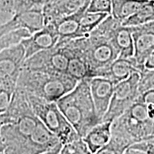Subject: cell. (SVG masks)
<instances>
[{
  "mask_svg": "<svg viewBox=\"0 0 154 154\" xmlns=\"http://www.w3.org/2000/svg\"><path fill=\"white\" fill-rule=\"evenodd\" d=\"M148 0H111V15L123 22L134 14Z\"/></svg>",
  "mask_w": 154,
  "mask_h": 154,
  "instance_id": "17",
  "label": "cell"
},
{
  "mask_svg": "<svg viewBox=\"0 0 154 154\" xmlns=\"http://www.w3.org/2000/svg\"><path fill=\"white\" fill-rule=\"evenodd\" d=\"M144 68L146 70L154 71V51L151 52L144 63Z\"/></svg>",
  "mask_w": 154,
  "mask_h": 154,
  "instance_id": "28",
  "label": "cell"
},
{
  "mask_svg": "<svg viewBox=\"0 0 154 154\" xmlns=\"http://www.w3.org/2000/svg\"><path fill=\"white\" fill-rule=\"evenodd\" d=\"M94 77H103V72L119 57V50L110 38L91 33L83 37L74 38Z\"/></svg>",
  "mask_w": 154,
  "mask_h": 154,
  "instance_id": "3",
  "label": "cell"
},
{
  "mask_svg": "<svg viewBox=\"0 0 154 154\" xmlns=\"http://www.w3.org/2000/svg\"><path fill=\"white\" fill-rule=\"evenodd\" d=\"M28 96L34 114L60 139L63 145L80 138L74 126L61 113L56 102L47 101L33 95L28 94Z\"/></svg>",
  "mask_w": 154,
  "mask_h": 154,
  "instance_id": "4",
  "label": "cell"
},
{
  "mask_svg": "<svg viewBox=\"0 0 154 154\" xmlns=\"http://www.w3.org/2000/svg\"><path fill=\"white\" fill-rule=\"evenodd\" d=\"M59 42V36L53 24H48L42 29L34 32L20 42L24 47L26 59L44 50L56 47Z\"/></svg>",
  "mask_w": 154,
  "mask_h": 154,
  "instance_id": "9",
  "label": "cell"
},
{
  "mask_svg": "<svg viewBox=\"0 0 154 154\" xmlns=\"http://www.w3.org/2000/svg\"><path fill=\"white\" fill-rule=\"evenodd\" d=\"M86 11L111 14L112 11L111 0H91L86 9Z\"/></svg>",
  "mask_w": 154,
  "mask_h": 154,
  "instance_id": "23",
  "label": "cell"
},
{
  "mask_svg": "<svg viewBox=\"0 0 154 154\" xmlns=\"http://www.w3.org/2000/svg\"><path fill=\"white\" fill-rule=\"evenodd\" d=\"M79 82L66 73H52L23 68L17 80V87L29 95L47 101L57 102L74 88Z\"/></svg>",
  "mask_w": 154,
  "mask_h": 154,
  "instance_id": "2",
  "label": "cell"
},
{
  "mask_svg": "<svg viewBox=\"0 0 154 154\" xmlns=\"http://www.w3.org/2000/svg\"><path fill=\"white\" fill-rule=\"evenodd\" d=\"M0 14L10 20L15 14V0H0Z\"/></svg>",
  "mask_w": 154,
  "mask_h": 154,
  "instance_id": "27",
  "label": "cell"
},
{
  "mask_svg": "<svg viewBox=\"0 0 154 154\" xmlns=\"http://www.w3.org/2000/svg\"><path fill=\"white\" fill-rule=\"evenodd\" d=\"M50 0H15V13L32 7L43 8L44 6Z\"/></svg>",
  "mask_w": 154,
  "mask_h": 154,
  "instance_id": "25",
  "label": "cell"
},
{
  "mask_svg": "<svg viewBox=\"0 0 154 154\" xmlns=\"http://www.w3.org/2000/svg\"><path fill=\"white\" fill-rule=\"evenodd\" d=\"M15 89L5 85H0V114L5 113L9 108Z\"/></svg>",
  "mask_w": 154,
  "mask_h": 154,
  "instance_id": "24",
  "label": "cell"
},
{
  "mask_svg": "<svg viewBox=\"0 0 154 154\" xmlns=\"http://www.w3.org/2000/svg\"><path fill=\"white\" fill-rule=\"evenodd\" d=\"M111 121H102L91 128L83 137L91 154H96L109 143L111 134Z\"/></svg>",
  "mask_w": 154,
  "mask_h": 154,
  "instance_id": "15",
  "label": "cell"
},
{
  "mask_svg": "<svg viewBox=\"0 0 154 154\" xmlns=\"http://www.w3.org/2000/svg\"><path fill=\"white\" fill-rule=\"evenodd\" d=\"M25 59V51L21 43L0 51V85L17 88Z\"/></svg>",
  "mask_w": 154,
  "mask_h": 154,
  "instance_id": "7",
  "label": "cell"
},
{
  "mask_svg": "<svg viewBox=\"0 0 154 154\" xmlns=\"http://www.w3.org/2000/svg\"><path fill=\"white\" fill-rule=\"evenodd\" d=\"M61 154H91L88 146L83 138L80 137L78 139L64 144L61 151Z\"/></svg>",
  "mask_w": 154,
  "mask_h": 154,
  "instance_id": "21",
  "label": "cell"
},
{
  "mask_svg": "<svg viewBox=\"0 0 154 154\" xmlns=\"http://www.w3.org/2000/svg\"><path fill=\"white\" fill-rule=\"evenodd\" d=\"M50 1H54V0H50Z\"/></svg>",
  "mask_w": 154,
  "mask_h": 154,
  "instance_id": "32",
  "label": "cell"
},
{
  "mask_svg": "<svg viewBox=\"0 0 154 154\" xmlns=\"http://www.w3.org/2000/svg\"><path fill=\"white\" fill-rule=\"evenodd\" d=\"M3 124V121L2 119L1 116H0V154H4L5 153V146H4L2 139V136H1V127Z\"/></svg>",
  "mask_w": 154,
  "mask_h": 154,
  "instance_id": "29",
  "label": "cell"
},
{
  "mask_svg": "<svg viewBox=\"0 0 154 154\" xmlns=\"http://www.w3.org/2000/svg\"><path fill=\"white\" fill-rule=\"evenodd\" d=\"M150 88H154V72L145 69V71L140 74L138 91L140 94Z\"/></svg>",
  "mask_w": 154,
  "mask_h": 154,
  "instance_id": "26",
  "label": "cell"
},
{
  "mask_svg": "<svg viewBox=\"0 0 154 154\" xmlns=\"http://www.w3.org/2000/svg\"><path fill=\"white\" fill-rule=\"evenodd\" d=\"M91 0H54L43 7L45 24L52 23L87 7Z\"/></svg>",
  "mask_w": 154,
  "mask_h": 154,
  "instance_id": "11",
  "label": "cell"
},
{
  "mask_svg": "<svg viewBox=\"0 0 154 154\" xmlns=\"http://www.w3.org/2000/svg\"><path fill=\"white\" fill-rule=\"evenodd\" d=\"M6 22H7V19L2 16V15H0V30H1L2 26H3V24H5Z\"/></svg>",
  "mask_w": 154,
  "mask_h": 154,
  "instance_id": "30",
  "label": "cell"
},
{
  "mask_svg": "<svg viewBox=\"0 0 154 154\" xmlns=\"http://www.w3.org/2000/svg\"><path fill=\"white\" fill-rule=\"evenodd\" d=\"M108 15L109 14L86 11L80 22V34L82 37L87 36L93 32Z\"/></svg>",
  "mask_w": 154,
  "mask_h": 154,
  "instance_id": "20",
  "label": "cell"
},
{
  "mask_svg": "<svg viewBox=\"0 0 154 154\" xmlns=\"http://www.w3.org/2000/svg\"><path fill=\"white\" fill-rule=\"evenodd\" d=\"M133 28L131 26L121 24L115 30L111 39L119 50L121 58L134 57V47L133 39Z\"/></svg>",
  "mask_w": 154,
  "mask_h": 154,
  "instance_id": "16",
  "label": "cell"
},
{
  "mask_svg": "<svg viewBox=\"0 0 154 154\" xmlns=\"http://www.w3.org/2000/svg\"><path fill=\"white\" fill-rule=\"evenodd\" d=\"M131 26L134 57L140 66L144 67L146 59L154 51V19L146 24Z\"/></svg>",
  "mask_w": 154,
  "mask_h": 154,
  "instance_id": "8",
  "label": "cell"
},
{
  "mask_svg": "<svg viewBox=\"0 0 154 154\" xmlns=\"http://www.w3.org/2000/svg\"><path fill=\"white\" fill-rule=\"evenodd\" d=\"M90 79L86 78L56 102L63 115L83 138L88 131L102 122L96 113L92 98Z\"/></svg>",
  "mask_w": 154,
  "mask_h": 154,
  "instance_id": "1",
  "label": "cell"
},
{
  "mask_svg": "<svg viewBox=\"0 0 154 154\" xmlns=\"http://www.w3.org/2000/svg\"><path fill=\"white\" fill-rule=\"evenodd\" d=\"M126 154H154V138L134 143L126 150Z\"/></svg>",
  "mask_w": 154,
  "mask_h": 154,
  "instance_id": "22",
  "label": "cell"
},
{
  "mask_svg": "<svg viewBox=\"0 0 154 154\" xmlns=\"http://www.w3.org/2000/svg\"><path fill=\"white\" fill-rule=\"evenodd\" d=\"M87 7H84L74 14L51 23L54 26L56 32L59 36L58 43L82 37L80 34V22Z\"/></svg>",
  "mask_w": 154,
  "mask_h": 154,
  "instance_id": "14",
  "label": "cell"
},
{
  "mask_svg": "<svg viewBox=\"0 0 154 154\" xmlns=\"http://www.w3.org/2000/svg\"><path fill=\"white\" fill-rule=\"evenodd\" d=\"M145 71V68L140 66L134 57L129 58H117L103 72V77L109 79L114 84L126 79L133 72L140 74Z\"/></svg>",
  "mask_w": 154,
  "mask_h": 154,
  "instance_id": "13",
  "label": "cell"
},
{
  "mask_svg": "<svg viewBox=\"0 0 154 154\" xmlns=\"http://www.w3.org/2000/svg\"><path fill=\"white\" fill-rule=\"evenodd\" d=\"M15 29H25L31 34L42 29L45 26L43 8L32 7L15 13L10 20Z\"/></svg>",
  "mask_w": 154,
  "mask_h": 154,
  "instance_id": "12",
  "label": "cell"
},
{
  "mask_svg": "<svg viewBox=\"0 0 154 154\" xmlns=\"http://www.w3.org/2000/svg\"><path fill=\"white\" fill-rule=\"evenodd\" d=\"M140 73L134 72L126 79L116 84L110 104L102 121L112 122L136 101L140 94Z\"/></svg>",
  "mask_w": 154,
  "mask_h": 154,
  "instance_id": "5",
  "label": "cell"
},
{
  "mask_svg": "<svg viewBox=\"0 0 154 154\" xmlns=\"http://www.w3.org/2000/svg\"><path fill=\"white\" fill-rule=\"evenodd\" d=\"M69 56L63 46L56 45L25 59L23 68L52 73H66Z\"/></svg>",
  "mask_w": 154,
  "mask_h": 154,
  "instance_id": "6",
  "label": "cell"
},
{
  "mask_svg": "<svg viewBox=\"0 0 154 154\" xmlns=\"http://www.w3.org/2000/svg\"><path fill=\"white\" fill-rule=\"evenodd\" d=\"M115 84L106 77H93L90 79V88L96 113L102 121L112 98Z\"/></svg>",
  "mask_w": 154,
  "mask_h": 154,
  "instance_id": "10",
  "label": "cell"
},
{
  "mask_svg": "<svg viewBox=\"0 0 154 154\" xmlns=\"http://www.w3.org/2000/svg\"><path fill=\"white\" fill-rule=\"evenodd\" d=\"M30 35L31 34L25 29L11 30L5 23L0 30V51L17 45L22 42L23 38Z\"/></svg>",
  "mask_w": 154,
  "mask_h": 154,
  "instance_id": "18",
  "label": "cell"
},
{
  "mask_svg": "<svg viewBox=\"0 0 154 154\" xmlns=\"http://www.w3.org/2000/svg\"><path fill=\"white\" fill-rule=\"evenodd\" d=\"M151 72H154V71H151Z\"/></svg>",
  "mask_w": 154,
  "mask_h": 154,
  "instance_id": "31",
  "label": "cell"
},
{
  "mask_svg": "<svg viewBox=\"0 0 154 154\" xmlns=\"http://www.w3.org/2000/svg\"><path fill=\"white\" fill-rule=\"evenodd\" d=\"M154 19V0H148L132 16L122 22L124 26H138Z\"/></svg>",
  "mask_w": 154,
  "mask_h": 154,
  "instance_id": "19",
  "label": "cell"
}]
</instances>
